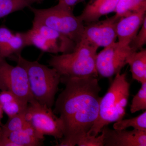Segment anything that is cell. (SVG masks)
<instances>
[{
	"label": "cell",
	"instance_id": "cell-1",
	"mask_svg": "<svg viewBox=\"0 0 146 146\" xmlns=\"http://www.w3.org/2000/svg\"><path fill=\"white\" fill-rule=\"evenodd\" d=\"M65 89L54 103L56 115L63 124V136L56 146H74L86 136L96 121L101 97L97 77H61Z\"/></svg>",
	"mask_w": 146,
	"mask_h": 146
},
{
	"label": "cell",
	"instance_id": "cell-2",
	"mask_svg": "<svg viewBox=\"0 0 146 146\" xmlns=\"http://www.w3.org/2000/svg\"><path fill=\"white\" fill-rule=\"evenodd\" d=\"M129 89L126 74H117L107 92L102 98L98 118L86 135L98 136L104 127L122 119L125 115Z\"/></svg>",
	"mask_w": 146,
	"mask_h": 146
},
{
	"label": "cell",
	"instance_id": "cell-3",
	"mask_svg": "<svg viewBox=\"0 0 146 146\" xmlns=\"http://www.w3.org/2000/svg\"><path fill=\"white\" fill-rule=\"evenodd\" d=\"M10 58L26 71L34 99L40 104L52 108L60 82L61 76L59 73L54 68H49L37 60H27L21 54L13 56Z\"/></svg>",
	"mask_w": 146,
	"mask_h": 146
},
{
	"label": "cell",
	"instance_id": "cell-4",
	"mask_svg": "<svg viewBox=\"0 0 146 146\" xmlns=\"http://www.w3.org/2000/svg\"><path fill=\"white\" fill-rule=\"evenodd\" d=\"M98 47L81 41L71 52L52 55L49 65L61 77H97L96 67Z\"/></svg>",
	"mask_w": 146,
	"mask_h": 146
},
{
	"label": "cell",
	"instance_id": "cell-5",
	"mask_svg": "<svg viewBox=\"0 0 146 146\" xmlns=\"http://www.w3.org/2000/svg\"><path fill=\"white\" fill-rule=\"evenodd\" d=\"M33 23L42 24L67 36L76 44L81 41L84 24L76 16L72 9L58 3L50 8L39 9L31 6Z\"/></svg>",
	"mask_w": 146,
	"mask_h": 146
},
{
	"label": "cell",
	"instance_id": "cell-6",
	"mask_svg": "<svg viewBox=\"0 0 146 146\" xmlns=\"http://www.w3.org/2000/svg\"><path fill=\"white\" fill-rule=\"evenodd\" d=\"M25 33L28 46H33L44 52L67 53L72 52L77 45L54 30L33 22L32 27Z\"/></svg>",
	"mask_w": 146,
	"mask_h": 146
},
{
	"label": "cell",
	"instance_id": "cell-7",
	"mask_svg": "<svg viewBox=\"0 0 146 146\" xmlns=\"http://www.w3.org/2000/svg\"><path fill=\"white\" fill-rule=\"evenodd\" d=\"M26 117L27 121L41 136H52L56 140L63 138V124L52 108L33 99L29 103Z\"/></svg>",
	"mask_w": 146,
	"mask_h": 146
},
{
	"label": "cell",
	"instance_id": "cell-8",
	"mask_svg": "<svg viewBox=\"0 0 146 146\" xmlns=\"http://www.w3.org/2000/svg\"><path fill=\"white\" fill-rule=\"evenodd\" d=\"M0 90L13 93L26 103L34 99L26 71L20 65H10L5 59H0Z\"/></svg>",
	"mask_w": 146,
	"mask_h": 146
},
{
	"label": "cell",
	"instance_id": "cell-9",
	"mask_svg": "<svg viewBox=\"0 0 146 146\" xmlns=\"http://www.w3.org/2000/svg\"><path fill=\"white\" fill-rule=\"evenodd\" d=\"M134 51L129 45H124L115 42L105 47L97 54L96 67L98 74L109 78L120 73L127 65V59Z\"/></svg>",
	"mask_w": 146,
	"mask_h": 146
},
{
	"label": "cell",
	"instance_id": "cell-10",
	"mask_svg": "<svg viewBox=\"0 0 146 146\" xmlns=\"http://www.w3.org/2000/svg\"><path fill=\"white\" fill-rule=\"evenodd\" d=\"M121 17L114 16L84 25L81 41L95 46L106 47L117 39V25Z\"/></svg>",
	"mask_w": 146,
	"mask_h": 146
},
{
	"label": "cell",
	"instance_id": "cell-11",
	"mask_svg": "<svg viewBox=\"0 0 146 146\" xmlns=\"http://www.w3.org/2000/svg\"><path fill=\"white\" fill-rule=\"evenodd\" d=\"M101 132L104 135L105 146H146V131L134 129H112L107 126Z\"/></svg>",
	"mask_w": 146,
	"mask_h": 146
},
{
	"label": "cell",
	"instance_id": "cell-12",
	"mask_svg": "<svg viewBox=\"0 0 146 146\" xmlns=\"http://www.w3.org/2000/svg\"><path fill=\"white\" fill-rule=\"evenodd\" d=\"M146 10L141 11L120 18L117 25L118 42L129 45L146 18Z\"/></svg>",
	"mask_w": 146,
	"mask_h": 146
},
{
	"label": "cell",
	"instance_id": "cell-13",
	"mask_svg": "<svg viewBox=\"0 0 146 146\" xmlns=\"http://www.w3.org/2000/svg\"><path fill=\"white\" fill-rule=\"evenodd\" d=\"M119 0H93L85 7L78 17L84 24L99 21L101 17L115 12Z\"/></svg>",
	"mask_w": 146,
	"mask_h": 146
},
{
	"label": "cell",
	"instance_id": "cell-14",
	"mask_svg": "<svg viewBox=\"0 0 146 146\" xmlns=\"http://www.w3.org/2000/svg\"><path fill=\"white\" fill-rule=\"evenodd\" d=\"M7 138L17 146H40L43 145L45 137L37 133L29 123L25 127L10 133Z\"/></svg>",
	"mask_w": 146,
	"mask_h": 146
},
{
	"label": "cell",
	"instance_id": "cell-15",
	"mask_svg": "<svg viewBox=\"0 0 146 146\" xmlns=\"http://www.w3.org/2000/svg\"><path fill=\"white\" fill-rule=\"evenodd\" d=\"M132 78L141 84L146 82V50L133 52L127 59Z\"/></svg>",
	"mask_w": 146,
	"mask_h": 146
},
{
	"label": "cell",
	"instance_id": "cell-16",
	"mask_svg": "<svg viewBox=\"0 0 146 146\" xmlns=\"http://www.w3.org/2000/svg\"><path fill=\"white\" fill-rule=\"evenodd\" d=\"M0 105L8 117L26 111L28 104L23 101L13 93L7 91L0 92Z\"/></svg>",
	"mask_w": 146,
	"mask_h": 146
},
{
	"label": "cell",
	"instance_id": "cell-17",
	"mask_svg": "<svg viewBox=\"0 0 146 146\" xmlns=\"http://www.w3.org/2000/svg\"><path fill=\"white\" fill-rule=\"evenodd\" d=\"M27 46L28 44L25 32L14 33L8 42L0 48V59L11 58L13 56L21 54Z\"/></svg>",
	"mask_w": 146,
	"mask_h": 146
},
{
	"label": "cell",
	"instance_id": "cell-18",
	"mask_svg": "<svg viewBox=\"0 0 146 146\" xmlns=\"http://www.w3.org/2000/svg\"><path fill=\"white\" fill-rule=\"evenodd\" d=\"M146 10V0H119L115 12L119 17Z\"/></svg>",
	"mask_w": 146,
	"mask_h": 146
},
{
	"label": "cell",
	"instance_id": "cell-19",
	"mask_svg": "<svg viewBox=\"0 0 146 146\" xmlns=\"http://www.w3.org/2000/svg\"><path fill=\"white\" fill-rule=\"evenodd\" d=\"M26 110L8 117L7 122L1 126L2 138H7L10 133L20 130L28 125L26 117Z\"/></svg>",
	"mask_w": 146,
	"mask_h": 146
},
{
	"label": "cell",
	"instance_id": "cell-20",
	"mask_svg": "<svg viewBox=\"0 0 146 146\" xmlns=\"http://www.w3.org/2000/svg\"><path fill=\"white\" fill-rule=\"evenodd\" d=\"M34 3L33 0H0V18L26 7L29 8Z\"/></svg>",
	"mask_w": 146,
	"mask_h": 146
},
{
	"label": "cell",
	"instance_id": "cell-21",
	"mask_svg": "<svg viewBox=\"0 0 146 146\" xmlns=\"http://www.w3.org/2000/svg\"><path fill=\"white\" fill-rule=\"evenodd\" d=\"M115 129H126L132 127L134 129L146 131V111L135 117L121 119L116 122L113 126Z\"/></svg>",
	"mask_w": 146,
	"mask_h": 146
},
{
	"label": "cell",
	"instance_id": "cell-22",
	"mask_svg": "<svg viewBox=\"0 0 146 146\" xmlns=\"http://www.w3.org/2000/svg\"><path fill=\"white\" fill-rule=\"evenodd\" d=\"M146 109V82L141 84V88L133 96L130 106L131 113Z\"/></svg>",
	"mask_w": 146,
	"mask_h": 146
},
{
	"label": "cell",
	"instance_id": "cell-23",
	"mask_svg": "<svg viewBox=\"0 0 146 146\" xmlns=\"http://www.w3.org/2000/svg\"><path fill=\"white\" fill-rule=\"evenodd\" d=\"M146 44V18H145L140 30L131 40L129 46L134 51H137L142 49Z\"/></svg>",
	"mask_w": 146,
	"mask_h": 146
},
{
	"label": "cell",
	"instance_id": "cell-24",
	"mask_svg": "<svg viewBox=\"0 0 146 146\" xmlns=\"http://www.w3.org/2000/svg\"><path fill=\"white\" fill-rule=\"evenodd\" d=\"M104 135L102 133L99 136L86 135L78 143V146H104Z\"/></svg>",
	"mask_w": 146,
	"mask_h": 146
},
{
	"label": "cell",
	"instance_id": "cell-25",
	"mask_svg": "<svg viewBox=\"0 0 146 146\" xmlns=\"http://www.w3.org/2000/svg\"><path fill=\"white\" fill-rule=\"evenodd\" d=\"M14 34L13 32L6 27L0 26V48L8 42Z\"/></svg>",
	"mask_w": 146,
	"mask_h": 146
},
{
	"label": "cell",
	"instance_id": "cell-26",
	"mask_svg": "<svg viewBox=\"0 0 146 146\" xmlns=\"http://www.w3.org/2000/svg\"><path fill=\"white\" fill-rule=\"evenodd\" d=\"M58 3L72 9L78 2L79 0H58Z\"/></svg>",
	"mask_w": 146,
	"mask_h": 146
},
{
	"label": "cell",
	"instance_id": "cell-27",
	"mask_svg": "<svg viewBox=\"0 0 146 146\" xmlns=\"http://www.w3.org/2000/svg\"><path fill=\"white\" fill-rule=\"evenodd\" d=\"M3 110L2 108L0 105V127L2 126L3 125L2 123V119L3 117Z\"/></svg>",
	"mask_w": 146,
	"mask_h": 146
},
{
	"label": "cell",
	"instance_id": "cell-28",
	"mask_svg": "<svg viewBox=\"0 0 146 146\" xmlns=\"http://www.w3.org/2000/svg\"><path fill=\"white\" fill-rule=\"evenodd\" d=\"M35 3H40L43 1V0H33Z\"/></svg>",
	"mask_w": 146,
	"mask_h": 146
},
{
	"label": "cell",
	"instance_id": "cell-29",
	"mask_svg": "<svg viewBox=\"0 0 146 146\" xmlns=\"http://www.w3.org/2000/svg\"><path fill=\"white\" fill-rule=\"evenodd\" d=\"M2 134L1 130V127H0V146H1V141Z\"/></svg>",
	"mask_w": 146,
	"mask_h": 146
},
{
	"label": "cell",
	"instance_id": "cell-30",
	"mask_svg": "<svg viewBox=\"0 0 146 146\" xmlns=\"http://www.w3.org/2000/svg\"><path fill=\"white\" fill-rule=\"evenodd\" d=\"M83 1V0H79V1Z\"/></svg>",
	"mask_w": 146,
	"mask_h": 146
}]
</instances>
